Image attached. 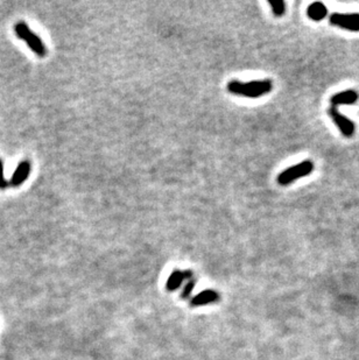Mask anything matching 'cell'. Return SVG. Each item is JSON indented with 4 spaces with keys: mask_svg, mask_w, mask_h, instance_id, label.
<instances>
[{
    "mask_svg": "<svg viewBox=\"0 0 359 360\" xmlns=\"http://www.w3.org/2000/svg\"><path fill=\"white\" fill-rule=\"evenodd\" d=\"M314 170V163L310 160L303 161L301 163L295 165L293 167L287 168L284 172L278 175V183L280 185H288L293 183L294 181L302 179L309 174H312Z\"/></svg>",
    "mask_w": 359,
    "mask_h": 360,
    "instance_id": "3",
    "label": "cell"
},
{
    "mask_svg": "<svg viewBox=\"0 0 359 360\" xmlns=\"http://www.w3.org/2000/svg\"><path fill=\"white\" fill-rule=\"evenodd\" d=\"M9 187V181L6 180L5 175H4V163L2 159H0V189H6Z\"/></svg>",
    "mask_w": 359,
    "mask_h": 360,
    "instance_id": "12",
    "label": "cell"
},
{
    "mask_svg": "<svg viewBox=\"0 0 359 360\" xmlns=\"http://www.w3.org/2000/svg\"><path fill=\"white\" fill-rule=\"evenodd\" d=\"M31 172H32V163L28 160H23L20 162L9 182L10 187L18 188L20 185H22L27 181V179H28Z\"/></svg>",
    "mask_w": 359,
    "mask_h": 360,
    "instance_id": "6",
    "label": "cell"
},
{
    "mask_svg": "<svg viewBox=\"0 0 359 360\" xmlns=\"http://www.w3.org/2000/svg\"><path fill=\"white\" fill-rule=\"evenodd\" d=\"M194 286H195V280L191 278L188 280V283H187L185 286V289H183V291H182V298H187V296H189L191 294V291H193V289H194Z\"/></svg>",
    "mask_w": 359,
    "mask_h": 360,
    "instance_id": "13",
    "label": "cell"
},
{
    "mask_svg": "<svg viewBox=\"0 0 359 360\" xmlns=\"http://www.w3.org/2000/svg\"><path fill=\"white\" fill-rule=\"evenodd\" d=\"M328 114L331 117V119L334 120L335 124L338 126V128L341 129L342 134L346 138H351L354 134V124L351 121L349 118H346L345 116H343L342 113H340L338 108H331L328 110Z\"/></svg>",
    "mask_w": 359,
    "mask_h": 360,
    "instance_id": "5",
    "label": "cell"
},
{
    "mask_svg": "<svg viewBox=\"0 0 359 360\" xmlns=\"http://www.w3.org/2000/svg\"><path fill=\"white\" fill-rule=\"evenodd\" d=\"M307 14L314 21H321L328 15V9L322 3H314L307 9Z\"/></svg>",
    "mask_w": 359,
    "mask_h": 360,
    "instance_id": "9",
    "label": "cell"
},
{
    "mask_svg": "<svg viewBox=\"0 0 359 360\" xmlns=\"http://www.w3.org/2000/svg\"><path fill=\"white\" fill-rule=\"evenodd\" d=\"M227 91L237 96L247 98H259L267 94L273 90V83L270 80L252 81V82H239L231 81L227 83Z\"/></svg>",
    "mask_w": 359,
    "mask_h": 360,
    "instance_id": "1",
    "label": "cell"
},
{
    "mask_svg": "<svg viewBox=\"0 0 359 360\" xmlns=\"http://www.w3.org/2000/svg\"><path fill=\"white\" fill-rule=\"evenodd\" d=\"M191 276H193V273H191L190 271L182 272L180 270H175L170 274V276L168 278V281H167V289L170 290V291L176 290L177 288L181 286L183 281H185L187 278L190 279Z\"/></svg>",
    "mask_w": 359,
    "mask_h": 360,
    "instance_id": "8",
    "label": "cell"
},
{
    "mask_svg": "<svg viewBox=\"0 0 359 360\" xmlns=\"http://www.w3.org/2000/svg\"><path fill=\"white\" fill-rule=\"evenodd\" d=\"M14 31L17 34L19 39H21L22 41L27 43V46L29 47V49L33 51L35 55H38L39 57H45L47 55V48L45 43L40 39L37 34L32 30L26 22L20 21L15 23Z\"/></svg>",
    "mask_w": 359,
    "mask_h": 360,
    "instance_id": "2",
    "label": "cell"
},
{
    "mask_svg": "<svg viewBox=\"0 0 359 360\" xmlns=\"http://www.w3.org/2000/svg\"><path fill=\"white\" fill-rule=\"evenodd\" d=\"M219 295L214 290H204L199 292L197 296H195L191 301L193 306H204V304H210L218 301Z\"/></svg>",
    "mask_w": 359,
    "mask_h": 360,
    "instance_id": "10",
    "label": "cell"
},
{
    "mask_svg": "<svg viewBox=\"0 0 359 360\" xmlns=\"http://www.w3.org/2000/svg\"><path fill=\"white\" fill-rule=\"evenodd\" d=\"M268 4L275 17H281V15L285 14L286 4L284 2H281V0H279V2H272V0H270Z\"/></svg>",
    "mask_w": 359,
    "mask_h": 360,
    "instance_id": "11",
    "label": "cell"
},
{
    "mask_svg": "<svg viewBox=\"0 0 359 360\" xmlns=\"http://www.w3.org/2000/svg\"><path fill=\"white\" fill-rule=\"evenodd\" d=\"M359 94L354 90L342 91L340 93L334 94L330 100V104L334 108H338L340 105H351L358 101Z\"/></svg>",
    "mask_w": 359,
    "mask_h": 360,
    "instance_id": "7",
    "label": "cell"
},
{
    "mask_svg": "<svg viewBox=\"0 0 359 360\" xmlns=\"http://www.w3.org/2000/svg\"><path fill=\"white\" fill-rule=\"evenodd\" d=\"M329 21L333 26L341 27L351 31H359V13L341 14L334 13L330 15Z\"/></svg>",
    "mask_w": 359,
    "mask_h": 360,
    "instance_id": "4",
    "label": "cell"
}]
</instances>
